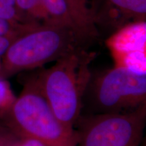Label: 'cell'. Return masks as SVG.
Returning a JSON list of instances; mask_svg holds the SVG:
<instances>
[{"mask_svg": "<svg viewBox=\"0 0 146 146\" xmlns=\"http://www.w3.org/2000/svg\"><path fill=\"white\" fill-rule=\"evenodd\" d=\"M0 18L17 23L26 22L25 16L16 8L15 0H0Z\"/></svg>", "mask_w": 146, "mask_h": 146, "instance_id": "13", "label": "cell"}, {"mask_svg": "<svg viewBox=\"0 0 146 146\" xmlns=\"http://www.w3.org/2000/svg\"><path fill=\"white\" fill-rule=\"evenodd\" d=\"M0 121L19 138L35 139L50 146L77 144L75 129L65 127L56 117L42 92L36 72L25 78L19 96Z\"/></svg>", "mask_w": 146, "mask_h": 146, "instance_id": "3", "label": "cell"}, {"mask_svg": "<svg viewBox=\"0 0 146 146\" xmlns=\"http://www.w3.org/2000/svg\"><path fill=\"white\" fill-rule=\"evenodd\" d=\"M20 138L7 128L0 124V146H16Z\"/></svg>", "mask_w": 146, "mask_h": 146, "instance_id": "15", "label": "cell"}, {"mask_svg": "<svg viewBox=\"0 0 146 146\" xmlns=\"http://www.w3.org/2000/svg\"><path fill=\"white\" fill-rule=\"evenodd\" d=\"M16 146H50L39 140L31 138H20Z\"/></svg>", "mask_w": 146, "mask_h": 146, "instance_id": "16", "label": "cell"}, {"mask_svg": "<svg viewBox=\"0 0 146 146\" xmlns=\"http://www.w3.org/2000/svg\"><path fill=\"white\" fill-rule=\"evenodd\" d=\"M115 66L123 67L136 74L146 75V50L112 54Z\"/></svg>", "mask_w": 146, "mask_h": 146, "instance_id": "9", "label": "cell"}, {"mask_svg": "<svg viewBox=\"0 0 146 146\" xmlns=\"http://www.w3.org/2000/svg\"><path fill=\"white\" fill-rule=\"evenodd\" d=\"M1 59L0 58V72H1Z\"/></svg>", "mask_w": 146, "mask_h": 146, "instance_id": "17", "label": "cell"}, {"mask_svg": "<svg viewBox=\"0 0 146 146\" xmlns=\"http://www.w3.org/2000/svg\"><path fill=\"white\" fill-rule=\"evenodd\" d=\"M1 121H0V124H1Z\"/></svg>", "mask_w": 146, "mask_h": 146, "instance_id": "18", "label": "cell"}, {"mask_svg": "<svg viewBox=\"0 0 146 146\" xmlns=\"http://www.w3.org/2000/svg\"><path fill=\"white\" fill-rule=\"evenodd\" d=\"M41 1L50 18L47 22H52L68 27L89 38L78 30L65 0H41Z\"/></svg>", "mask_w": 146, "mask_h": 146, "instance_id": "8", "label": "cell"}, {"mask_svg": "<svg viewBox=\"0 0 146 146\" xmlns=\"http://www.w3.org/2000/svg\"><path fill=\"white\" fill-rule=\"evenodd\" d=\"M94 0H65L78 30L85 36L95 39L98 35Z\"/></svg>", "mask_w": 146, "mask_h": 146, "instance_id": "7", "label": "cell"}, {"mask_svg": "<svg viewBox=\"0 0 146 146\" xmlns=\"http://www.w3.org/2000/svg\"><path fill=\"white\" fill-rule=\"evenodd\" d=\"M91 39L52 22L40 23L14 41L1 58L0 76L8 78L37 69L71 53L85 49Z\"/></svg>", "mask_w": 146, "mask_h": 146, "instance_id": "1", "label": "cell"}, {"mask_svg": "<svg viewBox=\"0 0 146 146\" xmlns=\"http://www.w3.org/2000/svg\"><path fill=\"white\" fill-rule=\"evenodd\" d=\"M15 3L16 8L33 21L44 23L50 19L41 0H15Z\"/></svg>", "mask_w": 146, "mask_h": 146, "instance_id": "10", "label": "cell"}, {"mask_svg": "<svg viewBox=\"0 0 146 146\" xmlns=\"http://www.w3.org/2000/svg\"><path fill=\"white\" fill-rule=\"evenodd\" d=\"M95 55L85 49L56 61L52 67L36 70L39 86L58 120L74 129L82 113L83 97L90 80L89 68Z\"/></svg>", "mask_w": 146, "mask_h": 146, "instance_id": "2", "label": "cell"}, {"mask_svg": "<svg viewBox=\"0 0 146 146\" xmlns=\"http://www.w3.org/2000/svg\"><path fill=\"white\" fill-rule=\"evenodd\" d=\"M126 15L143 21L146 14V0H110Z\"/></svg>", "mask_w": 146, "mask_h": 146, "instance_id": "11", "label": "cell"}, {"mask_svg": "<svg viewBox=\"0 0 146 146\" xmlns=\"http://www.w3.org/2000/svg\"><path fill=\"white\" fill-rule=\"evenodd\" d=\"M145 123L146 104L121 114H81L74 127L76 146H139Z\"/></svg>", "mask_w": 146, "mask_h": 146, "instance_id": "5", "label": "cell"}, {"mask_svg": "<svg viewBox=\"0 0 146 146\" xmlns=\"http://www.w3.org/2000/svg\"><path fill=\"white\" fill-rule=\"evenodd\" d=\"M39 23H17L0 18V36L13 33H23Z\"/></svg>", "mask_w": 146, "mask_h": 146, "instance_id": "14", "label": "cell"}, {"mask_svg": "<svg viewBox=\"0 0 146 146\" xmlns=\"http://www.w3.org/2000/svg\"><path fill=\"white\" fill-rule=\"evenodd\" d=\"M85 114H121L146 104V75L114 66L93 74L83 97Z\"/></svg>", "mask_w": 146, "mask_h": 146, "instance_id": "4", "label": "cell"}, {"mask_svg": "<svg viewBox=\"0 0 146 146\" xmlns=\"http://www.w3.org/2000/svg\"><path fill=\"white\" fill-rule=\"evenodd\" d=\"M16 99L8 78L0 76V120L10 110Z\"/></svg>", "mask_w": 146, "mask_h": 146, "instance_id": "12", "label": "cell"}, {"mask_svg": "<svg viewBox=\"0 0 146 146\" xmlns=\"http://www.w3.org/2000/svg\"><path fill=\"white\" fill-rule=\"evenodd\" d=\"M106 43L112 54L146 50V23L141 21L126 25Z\"/></svg>", "mask_w": 146, "mask_h": 146, "instance_id": "6", "label": "cell"}]
</instances>
